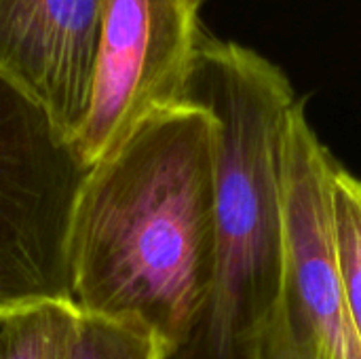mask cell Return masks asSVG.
Instances as JSON below:
<instances>
[{
    "label": "cell",
    "instance_id": "obj_1",
    "mask_svg": "<svg viewBox=\"0 0 361 359\" xmlns=\"http://www.w3.org/2000/svg\"><path fill=\"white\" fill-rule=\"evenodd\" d=\"M214 245L216 121L184 102L87 169L68 231L72 300L146 326L169 358L209 298Z\"/></svg>",
    "mask_w": 361,
    "mask_h": 359
},
{
    "label": "cell",
    "instance_id": "obj_2",
    "mask_svg": "<svg viewBox=\"0 0 361 359\" xmlns=\"http://www.w3.org/2000/svg\"><path fill=\"white\" fill-rule=\"evenodd\" d=\"M184 102L216 121L214 281L167 359H264L286 277V142L305 99L273 61L203 32Z\"/></svg>",
    "mask_w": 361,
    "mask_h": 359
},
{
    "label": "cell",
    "instance_id": "obj_3",
    "mask_svg": "<svg viewBox=\"0 0 361 359\" xmlns=\"http://www.w3.org/2000/svg\"><path fill=\"white\" fill-rule=\"evenodd\" d=\"M87 165L0 74V309L72 300L68 231Z\"/></svg>",
    "mask_w": 361,
    "mask_h": 359
},
{
    "label": "cell",
    "instance_id": "obj_4",
    "mask_svg": "<svg viewBox=\"0 0 361 359\" xmlns=\"http://www.w3.org/2000/svg\"><path fill=\"white\" fill-rule=\"evenodd\" d=\"M334 165L302 102L286 142V277L264 359H361L334 254Z\"/></svg>",
    "mask_w": 361,
    "mask_h": 359
},
{
    "label": "cell",
    "instance_id": "obj_5",
    "mask_svg": "<svg viewBox=\"0 0 361 359\" xmlns=\"http://www.w3.org/2000/svg\"><path fill=\"white\" fill-rule=\"evenodd\" d=\"M205 0H106L89 112L72 142L91 167L148 116L184 104Z\"/></svg>",
    "mask_w": 361,
    "mask_h": 359
},
{
    "label": "cell",
    "instance_id": "obj_6",
    "mask_svg": "<svg viewBox=\"0 0 361 359\" xmlns=\"http://www.w3.org/2000/svg\"><path fill=\"white\" fill-rule=\"evenodd\" d=\"M106 0H0V74L74 142L89 112Z\"/></svg>",
    "mask_w": 361,
    "mask_h": 359
},
{
    "label": "cell",
    "instance_id": "obj_7",
    "mask_svg": "<svg viewBox=\"0 0 361 359\" xmlns=\"http://www.w3.org/2000/svg\"><path fill=\"white\" fill-rule=\"evenodd\" d=\"M80 311L68 300L0 309V359H70Z\"/></svg>",
    "mask_w": 361,
    "mask_h": 359
},
{
    "label": "cell",
    "instance_id": "obj_8",
    "mask_svg": "<svg viewBox=\"0 0 361 359\" xmlns=\"http://www.w3.org/2000/svg\"><path fill=\"white\" fill-rule=\"evenodd\" d=\"M330 203L338 279L349 320L361 343V180L338 161L332 169Z\"/></svg>",
    "mask_w": 361,
    "mask_h": 359
},
{
    "label": "cell",
    "instance_id": "obj_9",
    "mask_svg": "<svg viewBox=\"0 0 361 359\" xmlns=\"http://www.w3.org/2000/svg\"><path fill=\"white\" fill-rule=\"evenodd\" d=\"M70 359H167V347L142 324L80 313Z\"/></svg>",
    "mask_w": 361,
    "mask_h": 359
}]
</instances>
